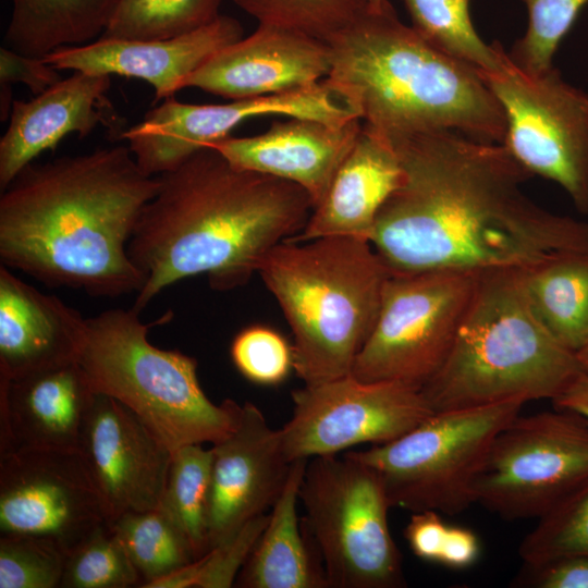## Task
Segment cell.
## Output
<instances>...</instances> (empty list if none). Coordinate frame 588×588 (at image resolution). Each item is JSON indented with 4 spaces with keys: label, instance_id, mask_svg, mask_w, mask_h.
<instances>
[{
    "label": "cell",
    "instance_id": "obj_1",
    "mask_svg": "<svg viewBox=\"0 0 588 588\" xmlns=\"http://www.w3.org/2000/svg\"><path fill=\"white\" fill-rule=\"evenodd\" d=\"M403 170L369 242L391 273L524 270L588 250V223L522 191L532 175L503 144L453 131L390 138Z\"/></svg>",
    "mask_w": 588,
    "mask_h": 588
},
{
    "label": "cell",
    "instance_id": "obj_2",
    "mask_svg": "<svg viewBox=\"0 0 588 588\" xmlns=\"http://www.w3.org/2000/svg\"><path fill=\"white\" fill-rule=\"evenodd\" d=\"M158 187L126 146L32 162L0 196L1 262L48 286L137 294L127 247Z\"/></svg>",
    "mask_w": 588,
    "mask_h": 588
},
{
    "label": "cell",
    "instance_id": "obj_3",
    "mask_svg": "<svg viewBox=\"0 0 588 588\" xmlns=\"http://www.w3.org/2000/svg\"><path fill=\"white\" fill-rule=\"evenodd\" d=\"M127 253L144 274L133 308L140 313L174 283L206 274L217 290L245 284L265 256L297 235L313 209L298 185L232 166L205 147L157 175Z\"/></svg>",
    "mask_w": 588,
    "mask_h": 588
},
{
    "label": "cell",
    "instance_id": "obj_4",
    "mask_svg": "<svg viewBox=\"0 0 588 588\" xmlns=\"http://www.w3.org/2000/svg\"><path fill=\"white\" fill-rule=\"evenodd\" d=\"M328 78L356 102L367 126L393 138L453 131L502 144V108L479 72L441 52L391 3L367 9L328 39Z\"/></svg>",
    "mask_w": 588,
    "mask_h": 588
},
{
    "label": "cell",
    "instance_id": "obj_5",
    "mask_svg": "<svg viewBox=\"0 0 588 588\" xmlns=\"http://www.w3.org/2000/svg\"><path fill=\"white\" fill-rule=\"evenodd\" d=\"M257 273L291 328L293 370L304 384L351 375L390 274L371 243L346 236L284 241Z\"/></svg>",
    "mask_w": 588,
    "mask_h": 588
},
{
    "label": "cell",
    "instance_id": "obj_6",
    "mask_svg": "<svg viewBox=\"0 0 588 588\" xmlns=\"http://www.w3.org/2000/svg\"><path fill=\"white\" fill-rule=\"evenodd\" d=\"M519 271L480 272L449 355L421 388L433 412L553 401L583 370L535 315Z\"/></svg>",
    "mask_w": 588,
    "mask_h": 588
},
{
    "label": "cell",
    "instance_id": "obj_7",
    "mask_svg": "<svg viewBox=\"0 0 588 588\" xmlns=\"http://www.w3.org/2000/svg\"><path fill=\"white\" fill-rule=\"evenodd\" d=\"M139 313L112 308L86 318L78 356L94 393L134 412L173 453L188 444H215L237 426L242 405L215 404L201 389L197 360L148 340Z\"/></svg>",
    "mask_w": 588,
    "mask_h": 588
},
{
    "label": "cell",
    "instance_id": "obj_8",
    "mask_svg": "<svg viewBox=\"0 0 588 588\" xmlns=\"http://www.w3.org/2000/svg\"><path fill=\"white\" fill-rule=\"evenodd\" d=\"M303 525L321 558L329 588L406 586L391 535V509L377 471L350 452L308 460L299 487Z\"/></svg>",
    "mask_w": 588,
    "mask_h": 588
},
{
    "label": "cell",
    "instance_id": "obj_9",
    "mask_svg": "<svg viewBox=\"0 0 588 588\" xmlns=\"http://www.w3.org/2000/svg\"><path fill=\"white\" fill-rule=\"evenodd\" d=\"M524 404L434 412L393 441L350 453L377 471L391 507L456 515L475 503L474 481L491 443Z\"/></svg>",
    "mask_w": 588,
    "mask_h": 588
},
{
    "label": "cell",
    "instance_id": "obj_10",
    "mask_svg": "<svg viewBox=\"0 0 588 588\" xmlns=\"http://www.w3.org/2000/svg\"><path fill=\"white\" fill-rule=\"evenodd\" d=\"M479 274L390 272L375 326L351 375L367 382L400 381L422 388L449 355Z\"/></svg>",
    "mask_w": 588,
    "mask_h": 588
},
{
    "label": "cell",
    "instance_id": "obj_11",
    "mask_svg": "<svg viewBox=\"0 0 588 588\" xmlns=\"http://www.w3.org/2000/svg\"><path fill=\"white\" fill-rule=\"evenodd\" d=\"M588 481V422L555 408L516 416L494 438L474 502L505 519L540 518Z\"/></svg>",
    "mask_w": 588,
    "mask_h": 588
},
{
    "label": "cell",
    "instance_id": "obj_12",
    "mask_svg": "<svg viewBox=\"0 0 588 588\" xmlns=\"http://www.w3.org/2000/svg\"><path fill=\"white\" fill-rule=\"evenodd\" d=\"M506 123L503 145L531 175L559 184L576 209L588 212V94L554 68L516 65L504 51L499 70L480 74Z\"/></svg>",
    "mask_w": 588,
    "mask_h": 588
},
{
    "label": "cell",
    "instance_id": "obj_13",
    "mask_svg": "<svg viewBox=\"0 0 588 588\" xmlns=\"http://www.w3.org/2000/svg\"><path fill=\"white\" fill-rule=\"evenodd\" d=\"M291 418L280 428L290 462L373 445L405 434L434 412L421 388L400 381L367 382L347 375L292 392Z\"/></svg>",
    "mask_w": 588,
    "mask_h": 588
},
{
    "label": "cell",
    "instance_id": "obj_14",
    "mask_svg": "<svg viewBox=\"0 0 588 588\" xmlns=\"http://www.w3.org/2000/svg\"><path fill=\"white\" fill-rule=\"evenodd\" d=\"M106 523V503L78 451L0 456L1 535L42 538L68 555Z\"/></svg>",
    "mask_w": 588,
    "mask_h": 588
},
{
    "label": "cell",
    "instance_id": "obj_15",
    "mask_svg": "<svg viewBox=\"0 0 588 588\" xmlns=\"http://www.w3.org/2000/svg\"><path fill=\"white\" fill-rule=\"evenodd\" d=\"M78 452L106 503L109 524L127 511L159 507L172 452L121 402L95 393Z\"/></svg>",
    "mask_w": 588,
    "mask_h": 588
},
{
    "label": "cell",
    "instance_id": "obj_16",
    "mask_svg": "<svg viewBox=\"0 0 588 588\" xmlns=\"http://www.w3.org/2000/svg\"><path fill=\"white\" fill-rule=\"evenodd\" d=\"M211 452L207 497L210 549L272 509L292 464L283 451L280 429L271 428L250 402L242 404L236 428L212 444Z\"/></svg>",
    "mask_w": 588,
    "mask_h": 588
},
{
    "label": "cell",
    "instance_id": "obj_17",
    "mask_svg": "<svg viewBox=\"0 0 588 588\" xmlns=\"http://www.w3.org/2000/svg\"><path fill=\"white\" fill-rule=\"evenodd\" d=\"M326 41L277 25L259 24L224 47L186 81L185 87L235 100L289 93L328 77Z\"/></svg>",
    "mask_w": 588,
    "mask_h": 588
},
{
    "label": "cell",
    "instance_id": "obj_18",
    "mask_svg": "<svg viewBox=\"0 0 588 588\" xmlns=\"http://www.w3.org/2000/svg\"><path fill=\"white\" fill-rule=\"evenodd\" d=\"M234 17L219 15L192 33L151 40L100 37L86 45L58 49L44 60L54 69L139 78L155 90V102L185 88L187 78L224 47L243 38Z\"/></svg>",
    "mask_w": 588,
    "mask_h": 588
},
{
    "label": "cell",
    "instance_id": "obj_19",
    "mask_svg": "<svg viewBox=\"0 0 588 588\" xmlns=\"http://www.w3.org/2000/svg\"><path fill=\"white\" fill-rule=\"evenodd\" d=\"M94 391L78 362L9 379L0 375V456L78 451Z\"/></svg>",
    "mask_w": 588,
    "mask_h": 588
},
{
    "label": "cell",
    "instance_id": "obj_20",
    "mask_svg": "<svg viewBox=\"0 0 588 588\" xmlns=\"http://www.w3.org/2000/svg\"><path fill=\"white\" fill-rule=\"evenodd\" d=\"M362 119L330 123L290 118L275 121L265 133L220 139L209 147L232 166L302 187L314 208L323 198L338 168L355 143Z\"/></svg>",
    "mask_w": 588,
    "mask_h": 588
},
{
    "label": "cell",
    "instance_id": "obj_21",
    "mask_svg": "<svg viewBox=\"0 0 588 588\" xmlns=\"http://www.w3.org/2000/svg\"><path fill=\"white\" fill-rule=\"evenodd\" d=\"M110 75L74 72L34 98L14 100L0 139V188L45 150L68 135H89L99 124L115 127L119 118L107 97Z\"/></svg>",
    "mask_w": 588,
    "mask_h": 588
},
{
    "label": "cell",
    "instance_id": "obj_22",
    "mask_svg": "<svg viewBox=\"0 0 588 588\" xmlns=\"http://www.w3.org/2000/svg\"><path fill=\"white\" fill-rule=\"evenodd\" d=\"M86 318L1 265L0 375L14 379L77 362Z\"/></svg>",
    "mask_w": 588,
    "mask_h": 588
},
{
    "label": "cell",
    "instance_id": "obj_23",
    "mask_svg": "<svg viewBox=\"0 0 588 588\" xmlns=\"http://www.w3.org/2000/svg\"><path fill=\"white\" fill-rule=\"evenodd\" d=\"M403 170L392 142L367 126L338 168L323 198L291 242L346 236L369 241L376 218Z\"/></svg>",
    "mask_w": 588,
    "mask_h": 588
},
{
    "label": "cell",
    "instance_id": "obj_24",
    "mask_svg": "<svg viewBox=\"0 0 588 588\" xmlns=\"http://www.w3.org/2000/svg\"><path fill=\"white\" fill-rule=\"evenodd\" d=\"M308 460L291 464L286 483L235 584L242 588H327L323 564L299 523L297 502ZM320 556V555H319Z\"/></svg>",
    "mask_w": 588,
    "mask_h": 588
},
{
    "label": "cell",
    "instance_id": "obj_25",
    "mask_svg": "<svg viewBox=\"0 0 588 588\" xmlns=\"http://www.w3.org/2000/svg\"><path fill=\"white\" fill-rule=\"evenodd\" d=\"M121 0H11L5 47L44 58L66 47L97 40Z\"/></svg>",
    "mask_w": 588,
    "mask_h": 588
},
{
    "label": "cell",
    "instance_id": "obj_26",
    "mask_svg": "<svg viewBox=\"0 0 588 588\" xmlns=\"http://www.w3.org/2000/svg\"><path fill=\"white\" fill-rule=\"evenodd\" d=\"M519 274L546 329L575 354L588 344V250L559 254Z\"/></svg>",
    "mask_w": 588,
    "mask_h": 588
},
{
    "label": "cell",
    "instance_id": "obj_27",
    "mask_svg": "<svg viewBox=\"0 0 588 588\" xmlns=\"http://www.w3.org/2000/svg\"><path fill=\"white\" fill-rule=\"evenodd\" d=\"M471 0H403L412 27L431 46L482 73L500 69L504 48L486 44L470 17Z\"/></svg>",
    "mask_w": 588,
    "mask_h": 588
},
{
    "label": "cell",
    "instance_id": "obj_28",
    "mask_svg": "<svg viewBox=\"0 0 588 588\" xmlns=\"http://www.w3.org/2000/svg\"><path fill=\"white\" fill-rule=\"evenodd\" d=\"M212 452L203 444L184 445L172 453L159 510L181 530L195 559L210 550L207 497Z\"/></svg>",
    "mask_w": 588,
    "mask_h": 588
},
{
    "label": "cell",
    "instance_id": "obj_29",
    "mask_svg": "<svg viewBox=\"0 0 588 588\" xmlns=\"http://www.w3.org/2000/svg\"><path fill=\"white\" fill-rule=\"evenodd\" d=\"M109 526L139 573L142 587L196 560L185 536L159 509L127 511Z\"/></svg>",
    "mask_w": 588,
    "mask_h": 588
},
{
    "label": "cell",
    "instance_id": "obj_30",
    "mask_svg": "<svg viewBox=\"0 0 588 588\" xmlns=\"http://www.w3.org/2000/svg\"><path fill=\"white\" fill-rule=\"evenodd\" d=\"M221 1L121 0L101 37L131 40L179 37L213 22L220 15Z\"/></svg>",
    "mask_w": 588,
    "mask_h": 588
},
{
    "label": "cell",
    "instance_id": "obj_31",
    "mask_svg": "<svg viewBox=\"0 0 588 588\" xmlns=\"http://www.w3.org/2000/svg\"><path fill=\"white\" fill-rule=\"evenodd\" d=\"M518 553L526 566L588 556V481L538 518L522 540Z\"/></svg>",
    "mask_w": 588,
    "mask_h": 588
},
{
    "label": "cell",
    "instance_id": "obj_32",
    "mask_svg": "<svg viewBox=\"0 0 588 588\" xmlns=\"http://www.w3.org/2000/svg\"><path fill=\"white\" fill-rule=\"evenodd\" d=\"M143 579L108 523L66 555L60 587H142Z\"/></svg>",
    "mask_w": 588,
    "mask_h": 588
},
{
    "label": "cell",
    "instance_id": "obj_33",
    "mask_svg": "<svg viewBox=\"0 0 588 588\" xmlns=\"http://www.w3.org/2000/svg\"><path fill=\"white\" fill-rule=\"evenodd\" d=\"M259 24L277 25L327 41L368 8L367 0H233Z\"/></svg>",
    "mask_w": 588,
    "mask_h": 588
},
{
    "label": "cell",
    "instance_id": "obj_34",
    "mask_svg": "<svg viewBox=\"0 0 588 588\" xmlns=\"http://www.w3.org/2000/svg\"><path fill=\"white\" fill-rule=\"evenodd\" d=\"M528 14L525 34L509 56L519 68L541 73L553 66L552 60L588 0H523Z\"/></svg>",
    "mask_w": 588,
    "mask_h": 588
},
{
    "label": "cell",
    "instance_id": "obj_35",
    "mask_svg": "<svg viewBox=\"0 0 588 588\" xmlns=\"http://www.w3.org/2000/svg\"><path fill=\"white\" fill-rule=\"evenodd\" d=\"M65 553L42 538L0 537V588L60 587Z\"/></svg>",
    "mask_w": 588,
    "mask_h": 588
},
{
    "label": "cell",
    "instance_id": "obj_36",
    "mask_svg": "<svg viewBox=\"0 0 588 588\" xmlns=\"http://www.w3.org/2000/svg\"><path fill=\"white\" fill-rule=\"evenodd\" d=\"M231 358L242 376L261 385L281 383L293 369L292 345L278 331L259 324L236 334Z\"/></svg>",
    "mask_w": 588,
    "mask_h": 588
},
{
    "label": "cell",
    "instance_id": "obj_37",
    "mask_svg": "<svg viewBox=\"0 0 588 588\" xmlns=\"http://www.w3.org/2000/svg\"><path fill=\"white\" fill-rule=\"evenodd\" d=\"M269 514L256 516L232 537L199 558L200 576L196 588H229L248 560L264 531Z\"/></svg>",
    "mask_w": 588,
    "mask_h": 588
},
{
    "label": "cell",
    "instance_id": "obj_38",
    "mask_svg": "<svg viewBox=\"0 0 588 588\" xmlns=\"http://www.w3.org/2000/svg\"><path fill=\"white\" fill-rule=\"evenodd\" d=\"M513 584L530 588H588V556H568L538 566L523 565Z\"/></svg>",
    "mask_w": 588,
    "mask_h": 588
},
{
    "label": "cell",
    "instance_id": "obj_39",
    "mask_svg": "<svg viewBox=\"0 0 588 588\" xmlns=\"http://www.w3.org/2000/svg\"><path fill=\"white\" fill-rule=\"evenodd\" d=\"M62 77L44 58L29 57L8 47L0 49V85H25L34 95H39Z\"/></svg>",
    "mask_w": 588,
    "mask_h": 588
},
{
    "label": "cell",
    "instance_id": "obj_40",
    "mask_svg": "<svg viewBox=\"0 0 588 588\" xmlns=\"http://www.w3.org/2000/svg\"><path fill=\"white\" fill-rule=\"evenodd\" d=\"M436 511L414 512L404 536L412 552L419 559L438 563L449 525Z\"/></svg>",
    "mask_w": 588,
    "mask_h": 588
},
{
    "label": "cell",
    "instance_id": "obj_41",
    "mask_svg": "<svg viewBox=\"0 0 588 588\" xmlns=\"http://www.w3.org/2000/svg\"><path fill=\"white\" fill-rule=\"evenodd\" d=\"M480 550L479 538L471 529L449 526L438 564L452 569L468 568L478 561Z\"/></svg>",
    "mask_w": 588,
    "mask_h": 588
},
{
    "label": "cell",
    "instance_id": "obj_42",
    "mask_svg": "<svg viewBox=\"0 0 588 588\" xmlns=\"http://www.w3.org/2000/svg\"><path fill=\"white\" fill-rule=\"evenodd\" d=\"M552 403L555 408L575 413L588 422V372L581 370Z\"/></svg>",
    "mask_w": 588,
    "mask_h": 588
},
{
    "label": "cell",
    "instance_id": "obj_43",
    "mask_svg": "<svg viewBox=\"0 0 588 588\" xmlns=\"http://www.w3.org/2000/svg\"><path fill=\"white\" fill-rule=\"evenodd\" d=\"M576 357L581 369L588 372V344L576 353Z\"/></svg>",
    "mask_w": 588,
    "mask_h": 588
},
{
    "label": "cell",
    "instance_id": "obj_44",
    "mask_svg": "<svg viewBox=\"0 0 588 588\" xmlns=\"http://www.w3.org/2000/svg\"><path fill=\"white\" fill-rule=\"evenodd\" d=\"M369 9L372 10H379L383 8L387 3H389V0H367Z\"/></svg>",
    "mask_w": 588,
    "mask_h": 588
}]
</instances>
